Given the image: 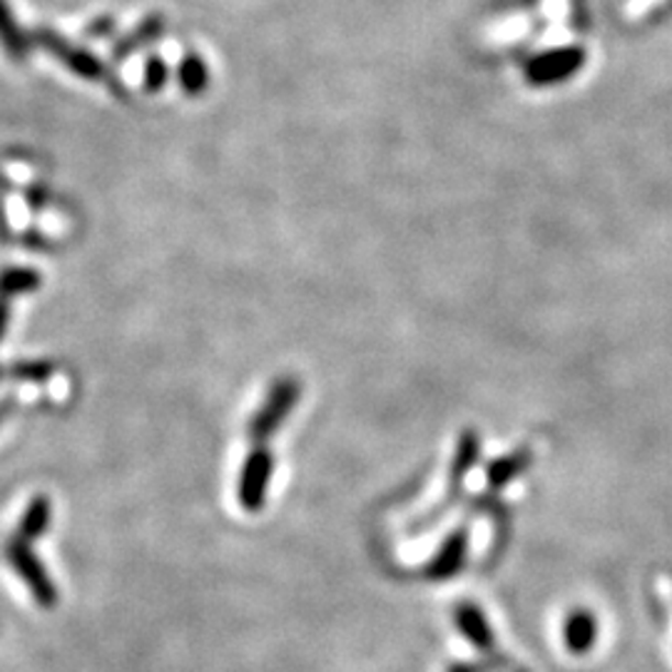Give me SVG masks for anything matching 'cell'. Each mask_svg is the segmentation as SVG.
I'll return each instance as SVG.
<instances>
[{
    "mask_svg": "<svg viewBox=\"0 0 672 672\" xmlns=\"http://www.w3.org/2000/svg\"><path fill=\"white\" fill-rule=\"evenodd\" d=\"M167 78H169L167 63L159 60L157 55H153V58H147V63H145V90L147 92L163 90L165 85H167Z\"/></svg>",
    "mask_w": 672,
    "mask_h": 672,
    "instance_id": "30bf717a",
    "label": "cell"
},
{
    "mask_svg": "<svg viewBox=\"0 0 672 672\" xmlns=\"http://www.w3.org/2000/svg\"><path fill=\"white\" fill-rule=\"evenodd\" d=\"M163 31H165V18L163 15H150L142 21L135 31L122 35L120 41L115 43V47H112V60H128L132 53L140 51V47H147L153 45L155 41H159L163 37Z\"/></svg>",
    "mask_w": 672,
    "mask_h": 672,
    "instance_id": "5b68a950",
    "label": "cell"
},
{
    "mask_svg": "<svg viewBox=\"0 0 672 672\" xmlns=\"http://www.w3.org/2000/svg\"><path fill=\"white\" fill-rule=\"evenodd\" d=\"M53 372H55V366L51 362H45V359H37V362H18V364L8 368V372L0 368V378L11 376V378H18V382L41 384V382H47V378L53 376Z\"/></svg>",
    "mask_w": 672,
    "mask_h": 672,
    "instance_id": "9c48e42d",
    "label": "cell"
},
{
    "mask_svg": "<svg viewBox=\"0 0 672 672\" xmlns=\"http://www.w3.org/2000/svg\"><path fill=\"white\" fill-rule=\"evenodd\" d=\"M177 80L187 95H197L207 88V82H210V70H207V65L200 55L189 53L187 58L179 63Z\"/></svg>",
    "mask_w": 672,
    "mask_h": 672,
    "instance_id": "ba28073f",
    "label": "cell"
},
{
    "mask_svg": "<svg viewBox=\"0 0 672 672\" xmlns=\"http://www.w3.org/2000/svg\"><path fill=\"white\" fill-rule=\"evenodd\" d=\"M51 524H53V500L45 494H35L31 500H27L23 516L18 520L15 533L21 536L23 541L35 543L47 533Z\"/></svg>",
    "mask_w": 672,
    "mask_h": 672,
    "instance_id": "277c9868",
    "label": "cell"
},
{
    "mask_svg": "<svg viewBox=\"0 0 672 672\" xmlns=\"http://www.w3.org/2000/svg\"><path fill=\"white\" fill-rule=\"evenodd\" d=\"M13 409H15V401L13 399H5V401H0V423H3L8 416L13 414Z\"/></svg>",
    "mask_w": 672,
    "mask_h": 672,
    "instance_id": "4fadbf2b",
    "label": "cell"
},
{
    "mask_svg": "<svg viewBox=\"0 0 672 672\" xmlns=\"http://www.w3.org/2000/svg\"><path fill=\"white\" fill-rule=\"evenodd\" d=\"M11 297L0 295V342L5 339V331H8V324H11Z\"/></svg>",
    "mask_w": 672,
    "mask_h": 672,
    "instance_id": "7c38bea8",
    "label": "cell"
},
{
    "mask_svg": "<svg viewBox=\"0 0 672 672\" xmlns=\"http://www.w3.org/2000/svg\"><path fill=\"white\" fill-rule=\"evenodd\" d=\"M269 481V456L264 451H254L250 461L244 463L242 484H240V500L244 508H260L264 500V488Z\"/></svg>",
    "mask_w": 672,
    "mask_h": 672,
    "instance_id": "3957f363",
    "label": "cell"
},
{
    "mask_svg": "<svg viewBox=\"0 0 672 672\" xmlns=\"http://www.w3.org/2000/svg\"><path fill=\"white\" fill-rule=\"evenodd\" d=\"M43 279L41 274L31 267H8L0 272V295L5 297H21V295H31L37 287H41Z\"/></svg>",
    "mask_w": 672,
    "mask_h": 672,
    "instance_id": "52a82bcc",
    "label": "cell"
},
{
    "mask_svg": "<svg viewBox=\"0 0 672 672\" xmlns=\"http://www.w3.org/2000/svg\"><path fill=\"white\" fill-rule=\"evenodd\" d=\"M0 45H3L8 58L15 63L25 60L31 53V35L23 33L5 0H0Z\"/></svg>",
    "mask_w": 672,
    "mask_h": 672,
    "instance_id": "8992f818",
    "label": "cell"
},
{
    "mask_svg": "<svg viewBox=\"0 0 672 672\" xmlns=\"http://www.w3.org/2000/svg\"><path fill=\"white\" fill-rule=\"evenodd\" d=\"M33 41L53 55V58H58L65 68L70 73L78 75V78L85 80H102L106 78V65H102L100 58H95L90 51H85V47L75 45L70 41H65L63 35H58L51 27H43V31H37L33 35Z\"/></svg>",
    "mask_w": 672,
    "mask_h": 672,
    "instance_id": "7a4b0ae2",
    "label": "cell"
},
{
    "mask_svg": "<svg viewBox=\"0 0 672 672\" xmlns=\"http://www.w3.org/2000/svg\"><path fill=\"white\" fill-rule=\"evenodd\" d=\"M3 558H5V563L13 568V573L18 575V579L25 583L27 593L33 595V601L41 605V608L51 610L60 603L58 585H55V581L51 579L47 565L33 551V543L23 541L18 533L8 536L3 543Z\"/></svg>",
    "mask_w": 672,
    "mask_h": 672,
    "instance_id": "6da1fadb",
    "label": "cell"
},
{
    "mask_svg": "<svg viewBox=\"0 0 672 672\" xmlns=\"http://www.w3.org/2000/svg\"><path fill=\"white\" fill-rule=\"evenodd\" d=\"M115 33V21L112 18H98V21L88 25V37H110Z\"/></svg>",
    "mask_w": 672,
    "mask_h": 672,
    "instance_id": "8fae6325",
    "label": "cell"
}]
</instances>
